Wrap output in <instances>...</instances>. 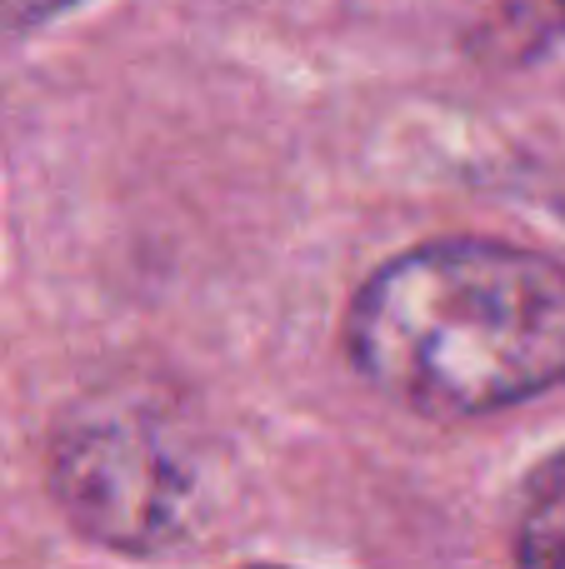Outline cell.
I'll return each mask as SVG.
<instances>
[{
    "instance_id": "cell-1",
    "label": "cell",
    "mask_w": 565,
    "mask_h": 569,
    "mask_svg": "<svg viewBox=\"0 0 565 569\" xmlns=\"http://www.w3.org/2000/svg\"><path fill=\"white\" fill-rule=\"evenodd\" d=\"M356 375L426 420H476L565 385V266L511 240H426L346 315Z\"/></svg>"
},
{
    "instance_id": "cell-2",
    "label": "cell",
    "mask_w": 565,
    "mask_h": 569,
    "mask_svg": "<svg viewBox=\"0 0 565 569\" xmlns=\"http://www.w3.org/2000/svg\"><path fill=\"white\" fill-rule=\"evenodd\" d=\"M50 490L66 520L106 550L160 555L200 530L206 480L190 435L160 400L106 390L76 400L50 440Z\"/></svg>"
},
{
    "instance_id": "cell-3",
    "label": "cell",
    "mask_w": 565,
    "mask_h": 569,
    "mask_svg": "<svg viewBox=\"0 0 565 569\" xmlns=\"http://www.w3.org/2000/svg\"><path fill=\"white\" fill-rule=\"evenodd\" d=\"M516 569H565V450L541 460L521 490Z\"/></svg>"
},
{
    "instance_id": "cell-4",
    "label": "cell",
    "mask_w": 565,
    "mask_h": 569,
    "mask_svg": "<svg viewBox=\"0 0 565 569\" xmlns=\"http://www.w3.org/2000/svg\"><path fill=\"white\" fill-rule=\"evenodd\" d=\"M565 40V0H486L480 16V50L506 66L546 56Z\"/></svg>"
},
{
    "instance_id": "cell-5",
    "label": "cell",
    "mask_w": 565,
    "mask_h": 569,
    "mask_svg": "<svg viewBox=\"0 0 565 569\" xmlns=\"http://www.w3.org/2000/svg\"><path fill=\"white\" fill-rule=\"evenodd\" d=\"M80 0H0V36H16V30H36L46 20L76 10Z\"/></svg>"
},
{
    "instance_id": "cell-6",
    "label": "cell",
    "mask_w": 565,
    "mask_h": 569,
    "mask_svg": "<svg viewBox=\"0 0 565 569\" xmlns=\"http://www.w3.org/2000/svg\"><path fill=\"white\" fill-rule=\"evenodd\" d=\"M256 569H280V565H256Z\"/></svg>"
}]
</instances>
